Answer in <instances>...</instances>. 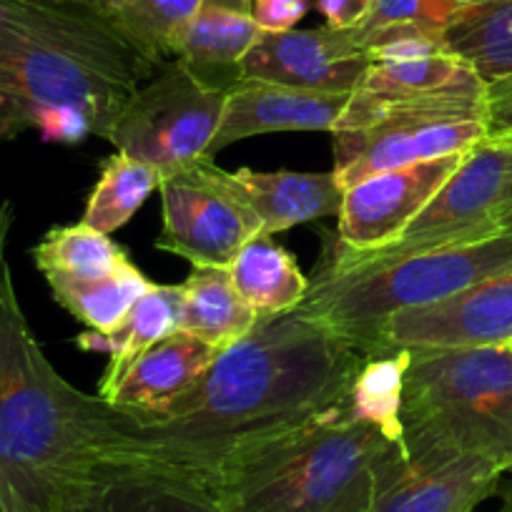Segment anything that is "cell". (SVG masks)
I'll list each match as a JSON object with an SVG mask.
<instances>
[{
	"label": "cell",
	"instance_id": "25",
	"mask_svg": "<svg viewBox=\"0 0 512 512\" xmlns=\"http://www.w3.org/2000/svg\"><path fill=\"white\" fill-rule=\"evenodd\" d=\"M410 349L367 357L354 377L344 407L359 422L377 427L387 440L402 442V402H405V374L410 367Z\"/></svg>",
	"mask_w": 512,
	"mask_h": 512
},
{
	"label": "cell",
	"instance_id": "16",
	"mask_svg": "<svg viewBox=\"0 0 512 512\" xmlns=\"http://www.w3.org/2000/svg\"><path fill=\"white\" fill-rule=\"evenodd\" d=\"M259 36L251 0H204L176 41L171 61L206 86L229 91L241 78V63Z\"/></svg>",
	"mask_w": 512,
	"mask_h": 512
},
{
	"label": "cell",
	"instance_id": "33",
	"mask_svg": "<svg viewBox=\"0 0 512 512\" xmlns=\"http://www.w3.org/2000/svg\"><path fill=\"white\" fill-rule=\"evenodd\" d=\"M497 229H500V234L512 236V171L510 179H507L500 206H497Z\"/></svg>",
	"mask_w": 512,
	"mask_h": 512
},
{
	"label": "cell",
	"instance_id": "22",
	"mask_svg": "<svg viewBox=\"0 0 512 512\" xmlns=\"http://www.w3.org/2000/svg\"><path fill=\"white\" fill-rule=\"evenodd\" d=\"M445 46L485 86L512 76V0H467L445 28Z\"/></svg>",
	"mask_w": 512,
	"mask_h": 512
},
{
	"label": "cell",
	"instance_id": "35",
	"mask_svg": "<svg viewBox=\"0 0 512 512\" xmlns=\"http://www.w3.org/2000/svg\"><path fill=\"white\" fill-rule=\"evenodd\" d=\"M497 492H502L505 502H512V462H510V465H507V470H505V475H502Z\"/></svg>",
	"mask_w": 512,
	"mask_h": 512
},
{
	"label": "cell",
	"instance_id": "24",
	"mask_svg": "<svg viewBox=\"0 0 512 512\" xmlns=\"http://www.w3.org/2000/svg\"><path fill=\"white\" fill-rule=\"evenodd\" d=\"M78 512H221L199 485L156 475L118 472Z\"/></svg>",
	"mask_w": 512,
	"mask_h": 512
},
{
	"label": "cell",
	"instance_id": "4",
	"mask_svg": "<svg viewBox=\"0 0 512 512\" xmlns=\"http://www.w3.org/2000/svg\"><path fill=\"white\" fill-rule=\"evenodd\" d=\"M392 440L344 402L226 457L209 492L221 512H367L372 467Z\"/></svg>",
	"mask_w": 512,
	"mask_h": 512
},
{
	"label": "cell",
	"instance_id": "37",
	"mask_svg": "<svg viewBox=\"0 0 512 512\" xmlns=\"http://www.w3.org/2000/svg\"><path fill=\"white\" fill-rule=\"evenodd\" d=\"M0 512H8L6 510V502H3V495H0Z\"/></svg>",
	"mask_w": 512,
	"mask_h": 512
},
{
	"label": "cell",
	"instance_id": "23",
	"mask_svg": "<svg viewBox=\"0 0 512 512\" xmlns=\"http://www.w3.org/2000/svg\"><path fill=\"white\" fill-rule=\"evenodd\" d=\"M53 299L66 312L81 319L93 332H111L136 299L151 287L149 277L131 259L106 272H93L86 277L48 279Z\"/></svg>",
	"mask_w": 512,
	"mask_h": 512
},
{
	"label": "cell",
	"instance_id": "18",
	"mask_svg": "<svg viewBox=\"0 0 512 512\" xmlns=\"http://www.w3.org/2000/svg\"><path fill=\"white\" fill-rule=\"evenodd\" d=\"M219 354L214 344L176 329L131 364L108 402L131 415H156L186 395Z\"/></svg>",
	"mask_w": 512,
	"mask_h": 512
},
{
	"label": "cell",
	"instance_id": "1",
	"mask_svg": "<svg viewBox=\"0 0 512 512\" xmlns=\"http://www.w3.org/2000/svg\"><path fill=\"white\" fill-rule=\"evenodd\" d=\"M364 359L297 309L259 319L166 410L139 417L118 407L123 467L206 490L236 450L342 405Z\"/></svg>",
	"mask_w": 512,
	"mask_h": 512
},
{
	"label": "cell",
	"instance_id": "32",
	"mask_svg": "<svg viewBox=\"0 0 512 512\" xmlns=\"http://www.w3.org/2000/svg\"><path fill=\"white\" fill-rule=\"evenodd\" d=\"M374 0H317V11L324 16V26L337 31H354L369 18Z\"/></svg>",
	"mask_w": 512,
	"mask_h": 512
},
{
	"label": "cell",
	"instance_id": "2",
	"mask_svg": "<svg viewBox=\"0 0 512 512\" xmlns=\"http://www.w3.org/2000/svg\"><path fill=\"white\" fill-rule=\"evenodd\" d=\"M0 201V495L8 512H78L121 460V410L58 374L38 344L13 284Z\"/></svg>",
	"mask_w": 512,
	"mask_h": 512
},
{
	"label": "cell",
	"instance_id": "5",
	"mask_svg": "<svg viewBox=\"0 0 512 512\" xmlns=\"http://www.w3.org/2000/svg\"><path fill=\"white\" fill-rule=\"evenodd\" d=\"M510 264L512 236L505 234L407 256L359 254L337 236H327L322 262L297 312L364 357H377L392 317L445 302Z\"/></svg>",
	"mask_w": 512,
	"mask_h": 512
},
{
	"label": "cell",
	"instance_id": "15",
	"mask_svg": "<svg viewBox=\"0 0 512 512\" xmlns=\"http://www.w3.org/2000/svg\"><path fill=\"white\" fill-rule=\"evenodd\" d=\"M352 93H324L241 76L226 91L224 116L209 156L251 136L282 131H329L332 134Z\"/></svg>",
	"mask_w": 512,
	"mask_h": 512
},
{
	"label": "cell",
	"instance_id": "38",
	"mask_svg": "<svg viewBox=\"0 0 512 512\" xmlns=\"http://www.w3.org/2000/svg\"><path fill=\"white\" fill-rule=\"evenodd\" d=\"M510 347H512V344H510Z\"/></svg>",
	"mask_w": 512,
	"mask_h": 512
},
{
	"label": "cell",
	"instance_id": "11",
	"mask_svg": "<svg viewBox=\"0 0 512 512\" xmlns=\"http://www.w3.org/2000/svg\"><path fill=\"white\" fill-rule=\"evenodd\" d=\"M510 171L512 141L482 139L392 244L359 254L407 256L497 236V206Z\"/></svg>",
	"mask_w": 512,
	"mask_h": 512
},
{
	"label": "cell",
	"instance_id": "3",
	"mask_svg": "<svg viewBox=\"0 0 512 512\" xmlns=\"http://www.w3.org/2000/svg\"><path fill=\"white\" fill-rule=\"evenodd\" d=\"M156 71L111 16L63 0H0V144L36 128L46 141H108Z\"/></svg>",
	"mask_w": 512,
	"mask_h": 512
},
{
	"label": "cell",
	"instance_id": "6",
	"mask_svg": "<svg viewBox=\"0 0 512 512\" xmlns=\"http://www.w3.org/2000/svg\"><path fill=\"white\" fill-rule=\"evenodd\" d=\"M405 435L512 462V347L410 349Z\"/></svg>",
	"mask_w": 512,
	"mask_h": 512
},
{
	"label": "cell",
	"instance_id": "31",
	"mask_svg": "<svg viewBox=\"0 0 512 512\" xmlns=\"http://www.w3.org/2000/svg\"><path fill=\"white\" fill-rule=\"evenodd\" d=\"M309 0H251V16L262 33H287L307 16Z\"/></svg>",
	"mask_w": 512,
	"mask_h": 512
},
{
	"label": "cell",
	"instance_id": "29",
	"mask_svg": "<svg viewBox=\"0 0 512 512\" xmlns=\"http://www.w3.org/2000/svg\"><path fill=\"white\" fill-rule=\"evenodd\" d=\"M467 0H374L367 21L354 28V36H364L384 26H420L442 31Z\"/></svg>",
	"mask_w": 512,
	"mask_h": 512
},
{
	"label": "cell",
	"instance_id": "30",
	"mask_svg": "<svg viewBox=\"0 0 512 512\" xmlns=\"http://www.w3.org/2000/svg\"><path fill=\"white\" fill-rule=\"evenodd\" d=\"M485 139L512 141V76L485 86Z\"/></svg>",
	"mask_w": 512,
	"mask_h": 512
},
{
	"label": "cell",
	"instance_id": "7",
	"mask_svg": "<svg viewBox=\"0 0 512 512\" xmlns=\"http://www.w3.org/2000/svg\"><path fill=\"white\" fill-rule=\"evenodd\" d=\"M332 136L334 174L349 189L379 171L475 149L487 136L485 96L354 91Z\"/></svg>",
	"mask_w": 512,
	"mask_h": 512
},
{
	"label": "cell",
	"instance_id": "21",
	"mask_svg": "<svg viewBox=\"0 0 512 512\" xmlns=\"http://www.w3.org/2000/svg\"><path fill=\"white\" fill-rule=\"evenodd\" d=\"M184 317L181 329L216 349H229L256 327L259 317L239 297L229 267H194L181 284Z\"/></svg>",
	"mask_w": 512,
	"mask_h": 512
},
{
	"label": "cell",
	"instance_id": "26",
	"mask_svg": "<svg viewBox=\"0 0 512 512\" xmlns=\"http://www.w3.org/2000/svg\"><path fill=\"white\" fill-rule=\"evenodd\" d=\"M159 186L161 171L116 151L103 164L81 221L101 234H113L144 206V201Z\"/></svg>",
	"mask_w": 512,
	"mask_h": 512
},
{
	"label": "cell",
	"instance_id": "9",
	"mask_svg": "<svg viewBox=\"0 0 512 512\" xmlns=\"http://www.w3.org/2000/svg\"><path fill=\"white\" fill-rule=\"evenodd\" d=\"M502 475L505 465L490 457L405 435L374 460L367 512H477Z\"/></svg>",
	"mask_w": 512,
	"mask_h": 512
},
{
	"label": "cell",
	"instance_id": "34",
	"mask_svg": "<svg viewBox=\"0 0 512 512\" xmlns=\"http://www.w3.org/2000/svg\"><path fill=\"white\" fill-rule=\"evenodd\" d=\"M63 3H76V6L93 8V11L106 13V16H111L113 6H116V0H63Z\"/></svg>",
	"mask_w": 512,
	"mask_h": 512
},
{
	"label": "cell",
	"instance_id": "36",
	"mask_svg": "<svg viewBox=\"0 0 512 512\" xmlns=\"http://www.w3.org/2000/svg\"><path fill=\"white\" fill-rule=\"evenodd\" d=\"M497 512H512V502H505V505H502V510H497Z\"/></svg>",
	"mask_w": 512,
	"mask_h": 512
},
{
	"label": "cell",
	"instance_id": "10",
	"mask_svg": "<svg viewBox=\"0 0 512 512\" xmlns=\"http://www.w3.org/2000/svg\"><path fill=\"white\" fill-rule=\"evenodd\" d=\"M161 236L156 246L194 267H229L262 234L254 211L226 184L214 159H199L161 176Z\"/></svg>",
	"mask_w": 512,
	"mask_h": 512
},
{
	"label": "cell",
	"instance_id": "17",
	"mask_svg": "<svg viewBox=\"0 0 512 512\" xmlns=\"http://www.w3.org/2000/svg\"><path fill=\"white\" fill-rule=\"evenodd\" d=\"M226 184L249 206L262 224L264 236H274L307 221L339 216L344 186L337 174L304 171H226Z\"/></svg>",
	"mask_w": 512,
	"mask_h": 512
},
{
	"label": "cell",
	"instance_id": "19",
	"mask_svg": "<svg viewBox=\"0 0 512 512\" xmlns=\"http://www.w3.org/2000/svg\"><path fill=\"white\" fill-rule=\"evenodd\" d=\"M181 317H184V292H181V284L179 287L151 284L111 332L83 334V347L106 349L111 354L101 384H98V397L106 402L111 400L118 382L131 369V364L146 349H151L161 339L181 329Z\"/></svg>",
	"mask_w": 512,
	"mask_h": 512
},
{
	"label": "cell",
	"instance_id": "20",
	"mask_svg": "<svg viewBox=\"0 0 512 512\" xmlns=\"http://www.w3.org/2000/svg\"><path fill=\"white\" fill-rule=\"evenodd\" d=\"M229 277L239 297L259 319L294 312L309 292V279L287 249L272 236H254L229 264Z\"/></svg>",
	"mask_w": 512,
	"mask_h": 512
},
{
	"label": "cell",
	"instance_id": "12",
	"mask_svg": "<svg viewBox=\"0 0 512 512\" xmlns=\"http://www.w3.org/2000/svg\"><path fill=\"white\" fill-rule=\"evenodd\" d=\"M492 344H512V264L445 302L392 317L384 327L379 354Z\"/></svg>",
	"mask_w": 512,
	"mask_h": 512
},
{
	"label": "cell",
	"instance_id": "27",
	"mask_svg": "<svg viewBox=\"0 0 512 512\" xmlns=\"http://www.w3.org/2000/svg\"><path fill=\"white\" fill-rule=\"evenodd\" d=\"M204 0H116L111 18L128 43L151 63L164 66Z\"/></svg>",
	"mask_w": 512,
	"mask_h": 512
},
{
	"label": "cell",
	"instance_id": "28",
	"mask_svg": "<svg viewBox=\"0 0 512 512\" xmlns=\"http://www.w3.org/2000/svg\"><path fill=\"white\" fill-rule=\"evenodd\" d=\"M33 259L48 282V279H71L106 272L126 262L128 254L116 241L108 239V234H101L81 221V224L58 226L48 231L41 244L33 249Z\"/></svg>",
	"mask_w": 512,
	"mask_h": 512
},
{
	"label": "cell",
	"instance_id": "13",
	"mask_svg": "<svg viewBox=\"0 0 512 512\" xmlns=\"http://www.w3.org/2000/svg\"><path fill=\"white\" fill-rule=\"evenodd\" d=\"M465 156H442L359 179L344 189L337 239L354 251L392 244L447 184Z\"/></svg>",
	"mask_w": 512,
	"mask_h": 512
},
{
	"label": "cell",
	"instance_id": "8",
	"mask_svg": "<svg viewBox=\"0 0 512 512\" xmlns=\"http://www.w3.org/2000/svg\"><path fill=\"white\" fill-rule=\"evenodd\" d=\"M159 71L128 101L108 141L116 151L166 176L199 159H211L226 91L206 86L176 61L164 63Z\"/></svg>",
	"mask_w": 512,
	"mask_h": 512
},
{
	"label": "cell",
	"instance_id": "14",
	"mask_svg": "<svg viewBox=\"0 0 512 512\" xmlns=\"http://www.w3.org/2000/svg\"><path fill=\"white\" fill-rule=\"evenodd\" d=\"M369 56L349 31L262 33L241 63V76L324 93H354L369 71Z\"/></svg>",
	"mask_w": 512,
	"mask_h": 512
}]
</instances>
